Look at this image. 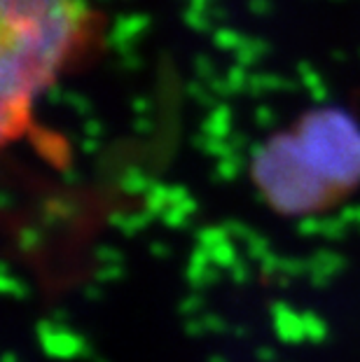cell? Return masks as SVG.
Segmentation results:
<instances>
[{
	"instance_id": "43",
	"label": "cell",
	"mask_w": 360,
	"mask_h": 362,
	"mask_svg": "<svg viewBox=\"0 0 360 362\" xmlns=\"http://www.w3.org/2000/svg\"><path fill=\"white\" fill-rule=\"evenodd\" d=\"M185 332L190 337H202V334H209L206 332V325H204V320L202 318H192V320H187L185 322Z\"/></svg>"
},
{
	"instance_id": "44",
	"label": "cell",
	"mask_w": 360,
	"mask_h": 362,
	"mask_svg": "<svg viewBox=\"0 0 360 362\" xmlns=\"http://www.w3.org/2000/svg\"><path fill=\"white\" fill-rule=\"evenodd\" d=\"M103 134V124L96 119H89L87 124H84V138H101Z\"/></svg>"
},
{
	"instance_id": "39",
	"label": "cell",
	"mask_w": 360,
	"mask_h": 362,
	"mask_svg": "<svg viewBox=\"0 0 360 362\" xmlns=\"http://www.w3.org/2000/svg\"><path fill=\"white\" fill-rule=\"evenodd\" d=\"M64 105H68L71 110H75L78 115H87L91 110V103L80 94H66L64 96Z\"/></svg>"
},
{
	"instance_id": "38",
	"label": "cell",
	"mask_w": 360,
	"mask_h": 362,
	"mask_svg": "<svg viewBox=\"0 0 360 362\" xmlns=\"http://www.w3.org/2000/svg\"><path fill=\"white\" fill-rule=\"evenodd\" d=\"M194 66H197V75L202 80H216V64L209 59V57H197L194 61Z\"/></svg>"
},
{
	"instance_id": "8",
	"label": "cell",
	"mask_w": 360,
	"mask_h": 362,
	"mask_svg": "<svg viewBox=\"0 0 360 362\" xmlns=\"http://www.w3.org/2000/svg\"><path fill=\"white\" fill-rule=\"evenodd\" d=\"M306 262H309V279L316 288H325V285L330 283L335 276H339L344 272V267H347V259L330 250L313 252V257Z\"/></svg>"
},
{
	"instance_id": "15",
	"label": "cell",
	"mask_w": 360,
	"mask_h": 362,
	"mask_svg": "<svg viewBox=\"0 0 360 362\" xmlns=\"http://www.w3.org/2000/svg\"><path fill=\"white\" fill-rule=\"evenodd\" d=\"M168 208H171V185H152V189L145 194V211L162 218Z\"/></svg>"
},
{
	"instance_id": "49",
	"label": "cell",
	"mask_w": 360,
	"mask_h": 362,
	"mask_svg": "<svg viewBox=\"0 0 360 362\" xmlns=\"http://www.w3.org/2000/svg\"><path fill=\"white\" fill-rule=\"evenodd\" d=\"M274 358H277V353H274V349H269V346H262V349L257 351V360L274 362Z\"/></svg>"
},
{
	"instance_id": "33",
	"label": "cell",
	"mask_w": 360,
	"mask_h": 362,
	"mask_svg": "<svg viewBox=\"0 0 360 362\" xmlns=\"http://www.w3.org/2000/svg\"><path fill=\"white\" fill-rule=\"evenodd\" d=\"M320 229H323V220L316 218V215H306V218L300 220V225H297V232L302 236H318Z\"/></svg>"
},
{
	"instance_id": "47",
	"label": "cell",
	"mask_w": 360,
	"mask_h": 362,
	"mask_svg": "<svg viewBox=\"0 0 360 362\" xmlns=\"http://www.w3.org/2000/svg\"><path fill=\"white\" fill-rule=\"evenodd\" d=\"M98 148H101V141H98V138H84L82 141L84 155H94V152H98Z\"/></svg>"
},
{
	"instance_id": "52",
	"label": "cell",
	"mask_w": 360,
	"mask_h": 362,
	"mask_svg": "<svg viewBox=\"0 0 360 362\" xmlns=\"http://www.w3.org/2000/svg\"><path fill=\"white\" fill-rule=\"evenodd\" d=\"M3 362H19V360H17V356H14V353H5V360Z\"/></svg>"
},
{
	"instance_id": "14",
	"label": "cell",
	"mask_w": 360,
	"mask_h": 362,
	"mask_svg": "<svg viewBox=\"0 0 360 362\" xmlns=\"http://www.w3.org/2000/svg\"><path fill=\"white\" fill-rule=\"evenodd\" d=\"M297 75H300V80H302V87L309 91L311 98L316 103H323L325 98H327V87H325V82L323 78L313 71V68L309 64H300L297 66Z\"/></svg>"
},
{
	"instance_id": "6",
	"label": "cell",
	"mask_w": 360,
	"mask_h": 362,
	"mask_svg": "<svg viewBox=\"0 0 360 362\" xmlns=\"http://www.w3.org/2000/svg\"><path fill=\"white\" fill-rule=\"evenodd\" d=\"M220 272L222 269H218L211 262V252L206 248H197L194 255L187 262L185 279L194 290H204V288H211V285H216L220 281Z\"/></svg>"
},
{
	"instance_id": "20",
	"label": "cell",
	"mask_w": 360,
	"mask_h": 362,
	"mask_svg": "<svg viewBox=\"0 0 360 362\" xmlns=\"http://www.w3.org/2000/svg\"><path fill=\"white\" fill-rule=\"evenodd\" d=\"M267 52V45L265 42H260V40H250V37H246V42L241 45L239 49H236V64H241V66H252V64H257L260 57Z\"/></svg>"
},
{
	"instance_id": "28",
	"label": "cell",
	"mask_w": 360,
	"mask_h": 362,
	"mask_svg": "<svg viewBox=\"0 0 360 362\" xmlns=\"http://www.w3.org/2000/svg\"><path fill=\"white\" fill-rule=\"evenodd\" d=\"M225 80L229 82V87H232V91L236 94V91H241V89H248L250 75H248V71H246V66L236 64L234 68H229V71H227Z\"/></svg>"
},
{
	"instance_id": "26",
	"label": "cell",
	"mask_w": 360,
	"mask_h": 362,
	"mask_svg": "<svg viewBox=\"0 0 360 362\" xmlns=\"http://www.w3.org/2000/svg\"><path fill=\"white\" fill-rule=\"evenodd\" d=\"M347 222H344L339 215L337 218H325L323 220V229H320V236L327 238V241H342L347 236Z\"/></svg>"
},
{
	"instance_id": "35",
	"label": "cell",
	"mask_w": 360,
	"mask_h": 362,
	"mask_svg": "<svg viewBox=\"0 0 360 362\" xmlns=\"http://www.w3.org/2000/svg\"><path fill=\"white\" fill-rule=\"evenodd\" d=\"M94 255L101 264H122V252L112 245H98Z\"/></svg>"
},
{
	"instance_id": "24",
	"label": "cell",
	"mask_w": 360,
	"mask_h": 362,
	"mask_svg": "<svg viewBox=\"0 0 360 362\" xmlns=\"http://www.w3.org/2000/svg\"><path fill=\"white\" fill-rule=\"evenodd\" d=\"M71 204L64 202V199H52V202H47V206H45V222H61V220H68L71 218Z\"/></svg>"
},
{
	"instance_id": "30",
	"label": "cell",
	"mask_w": 360,
	"mask_h": 362,
	"mask_svg": "<svg viewBox=\"0 0 360 362\" xmlns=\"http://www.w3.org/2000/svg\"><path fill=\"white\" fill-rule=\"evenodd\" d=\"M187 91H190V96L194 98V101L199 103V105H206V107H216V94L211 91V87H204V84H199V82H194V84H190L187 87Z\"/></svg>"
},
{
	"instance_id": "36",
	"label": "cell",
	"mask_w": 360,
	"mask_h": 362,
	"mask_svg": "<svg viewBox=\"0 0 360 362\" xmlns=\"http://www.w3.org/2000/svg\"><path fill=\"white\" fill-rule=\"evenodd\" d=\"M122 276H124V269L122 264H101L96 272V281L101 283H110V281H120Z\"/></svg>"
},
{
	"instance_id": "23",
	"label": "cell",
	"mask_w": 360,
	"mask_h": 362,
	"mask_svg": "<svg viewBox=\"0 0 360 362\" xmlns=\"http://www.w3.org/2000/svg\"><path fill=\"white\" fill-rule=\"evenodd\" d=\"M213 42H216L220 49L236 52L243 42H246V37L239 35V33H236V30H232V28H220V30H216V35H213Z\"/></svg>"
},
{
	"instance_id": "46",
	"label": "cell",
	"mask_w": 360,
	"mask_h": 362,
	"mask_svg": "<svg viewBox=\"0 0 360 362\" xmlns=\"http://www.w3.org/2000/svg\"><path fill=\"white\" fill-rule=\"evenodd\" d=\"M250 10L252 14H269L272 3L269 0H250Z\"/></svg>"
},
{
	"instance_id": "41",
	"label": "cell",
	"mask_w": 360,
	"mask_h": 362,
	"mask_svg": "<svg viewBox=\"0 0 360 362\" xmlns=\"http://www.w3.org/2000/svg\"><path fill=\"white\" fill-rule=\"evenodd\" d=\"M202 320H204V325H206V332H213V334L227 332V322L222 320L220 315H216V313H204Z\"/></svg>"
},
{
	"instance_id": "11",
	"label": "cell",
	"mask_w": 360,
	"mask_h": 362,
	"mask_svg": "<svg viewBox=\"0 0 360 362\" xmlns=\"http://www.w3.org/2000/svg\"><path fill=\"white\" fill-rule=\"evenodd\" d=\"M33 141H35V150L40 152L47 161H52V164L66 161L68 150H66V143L61 141L59 136L50 134V131H37V134L33 136Z\"/></svg>"
},
{
	"instance_id": "31",
	"label": "cell",
	"mask_w": 360,
	"mask_h": 362,
	"mask_svg": "<svg viewBox=\"0 0 360 362\" xmlns=\"http://www.w3.org/2000/svg\"><path fill=\"white\" fill-rule=\"evenodd\" d=\"M222 227H225V232L232 241H248V238L255 234L248 225H243L241 220H227Z\"/></svg>"
},
{
	"instance_id": "7",
	"label": "cell",
	"mask_w": 360,
	"mask_h": 362,
	"mask_svg": "<svg viewBox=\"0 0 360 362\" xmlns=\"http://www.w3.org/2000/svg\"><path fill=\"white\" fill-rule=\"evenodd\" d=\"M272 318L277 337L286 344H300L304 341V325H302V313L290 309L288 304H272Z\"/></svg>"
},
{
	"instance_id": "2",
	"label": "cell",
	"mask_w": 360,
	"mask_h": 362,
	"mask_svg": "<svg viewBox=\"0 0 360 362\" xmlns=\"http://www.w3.org/2000/svg\"><path fill=\"white\" fill-rule=\"evenodd\" d=\"M250 175L262 202L288 218L313 215L330 204L332 187L313 171L295 134H274L248 150Z\"/></svg>"
},
{
	"instance_id": "40",
	"label": "cell",
	"mask_w": 360,
	"mask_h": 362,
	"mask_svg": "<svg viewBox=\"0 0 360 362\" xmlns=\"http://www.w3.org/2000/svg\"><path fill=\"white\" fill-rule=\"evenodd\" d=\"M229 279H232L236 285H243V283H248L250 281V267H248V262H236V264L229 269Z\"/></svg>"
},
{
	"instance_id": "12",
	"label": "cell",
	"mask_w": 360,
	"mask_h": 362,
	"mask_svg": "<svg viewBox=\"0 0 360 362\" xmlns=\"http://www.w3.org/2000/svg\"><path fill=\"white\" fill-rule=\"evenodd\" d=\"M152 218H155V215H150L148 211L145 213H115V215H110V225L117 227L124 236H136L150 225Z\"/></svg>"
},
{
	"instance_id": "50",
	"label": "cell",
	"mask_w": 360,
	"mask_h": 362,
	"mask_svg": "<svg viewBox=\"0 0 360 362\" xmlns=\"http://www.w3.org/2000/svg\"><path fill=\"white\" fill-rule=\"evenodd\" d=\"M150 129H152V124H148V119L145 117L136 119V131H139V134H145V131H150Z\"/></svg>"
},
{
	"instance_id": "18",
	"label": "cell",
	"mask_w": 360,
	"mask_h": 362,
	"mask_svg": "<svg viewBox=\"0 0 360 362\" xmlns=\"http://www.w3.org/2000/svg\"><path fill=\"white\" fill-rule=\"evenodd\" d=\"M209 252H211V262L218 269H222V272H229V269H232L236 262H239V250H236V245H234L232 238L225 241V243L216 245V248L209 250Z\"/></svg>"
},
{
	"instance_id": "3",
	"label": "cell",
	"mask_w": 360,
	"mask_h": 362,
	"mask_svg": "<svg viewBox=\"0 0 360 362\" xmlns=\"http://www.w3.org/2000/svg\"><path fill=\"white\" fill-rule=\"evenodd\" d=\"M295 136L306 161L332 192L360 187V122L349 110L323 105L304 112Z\"/></svg>"
},
{
	"instance_id": "16",
	"label": "cell",
	"mask_w": 360,
	"mask_h": 362,
	"mask_svg": "<svg viewBox=\"0 0 360 362\" xmlns=\"http://www.w3.org/2000/svg\"><path fill=\"white\" fill-rule=\"evenodd\" d=\"M288 89H293V84H290L286 78L274 75V73H255V75H250V80H248L250 94H262V91H288Z\"/></svg>"
},
{
	"instance_id": "27",
	"label": "cell",
	"mask_w": 360,
	"mask_h": 362,
	"mask_svg": "<svg viewBox=\"0 0 360 362\" xmlns=\"http://www.w3.org/2000/svg\"><path fill=\"white\" fill-rule=\"evenodd\" d=\"M309 276V262L300 257H281V276L286 279H297V276Z\"/></svg>"
},
{
	"instance_id": "25",
	"label": "cell",
	"mask_w": 360,
	"mask_h": 362,
	"mask_svg": "<svg viewBox=\"0 0 360 362\" xmlns=\"http://www.w3.org/2000/svg\"><path fill=\"white\" fill-rule=\"evenodd\" d=\"M246 252H248L250 259L262 262L267 255H272V245H269V241H267V236L252 234L248 241H246Z\"/></svg>"
},
{
	"instance_id": "45",
	"label": "cell",
	"mask_w": 360,
	"mask_h": 362,
	"mask_svg": "<svg viewBox=\"0 0 360 362\" xmlns=\"http://www.w3.org/2000/svg\"><path fill=\"white\" fill-rule=\"evenodd\" d=\"M150 252L155 257L159 259H164V257H171V245H166L162 241H155V243H150Z\"/></svg>"
},
{
	"instance_id": "53",
	"label": "cell",
	"mask_w": 360,
	"mask_h": 362,
	"mask_svg": "<svg viewBox=\"0 0 360 362\" xmlns=\"http://www.w3.org/2000/svg\"><path fill=\"white\" fill-rule=\"evenodd\" d=\"M209 362H227V358L225 356H211Z\"/></svg>"
},
{
	"instance_id": "17",
	"label": "cell",
	"mask_w": 360,
	"mask_h": 362,
	"mask_svg": "<svg viewBox=\"0 0 360 362\" xmlns=\"http://www.w3.org/2000/svg\"><path fill=\"white\" fill-rule=\"evenodd\" d=\"M152 182L148 175H145L143 171H139V168H127L124 173H122V178H120V189L122 192H127V194H148V192L152 189Z\"/></svg>"
},
{
	"instance_id": "32",
	"label": "cell",
	"mask_w": 360,
	"mask_h": 362,
	"mask_svg": "<svg viewBox=\"0 0 360 362\" xmlns=\"http://www.w3.org/2000/svg\"><path fill=\"white\" fill-rule=\"evenodd\" d=\"M42 243V232L40 229H35V227H24L21 229V234H19V245H21V250H35L37 245Z\"/></svg>"
},
{
	"instance_id": "9",
	"label": "cell",
	"mask_w": 360,
	"mask_h": 362,
	"mask_svg": "<svg viewBox=\"0 0 360 362\" xmlns=\"http://www.w3.org/2000/svg\"><path fill=\"white\" fill-rule=\"evenodd\" d=\"M145 26H148V19L141 17V14H132V17H122L117 24H115V30L110 35V45L112 47H117L122 54H129L134 52L132 45L134 40L139 37Z\"/></svg>"
},
{
	"instance_id": "37",
	"label": "cell",
	"mask_w": 360,
	"mask_h": 362,
	"mask_svg": "<svg viewBox=\"0 0 360 362\" xmlns=\"http://www.w3.org/2000/svg\"><path fill=\"white\" fill-rule=\"evenodd\" d=\"M199 311H204V299L199 292H192L180 302V313L182 315H197Z\"/></svg>"
},
{
	"instance_id": "10",
	"label": "cell",
	"mask_w": 360,
	"mask_h": 362,
	"mask_svg": "<svg viewBox=\"0 0 360 362\" xmlns=\"http://www.w3.org/2000/svg\"><path fill=\"white\" fill-rule=\"evenodd\" d=\"M204 136L218 138V141H227L232 136V110L227 105H216L209 112V117L202 124Z\"/></svg>"
},
{
	"instance_id": "22",
	"label": "cell",
	"mask_w": 360,
	"mask_h": 362,
	"mask_svg": "<svg viewBox=\"0 0 360 362\" xmlns=\"http://www.w3.org/2000/svg\"><path fill=\"white\" fill-rule=\"evenodd\" d=\"M229 241V236L225 232V227H204V229H199L197 232V243H199V248H206V250H213L216 245L220 243H225Z\"/></svg>"
},
{
	"instance_id": "34",
	"label": "cell",
	"mask_w": 360,
	"mask_h": 362,
	"mask_svg": "<svg viewBox=\"0 0 360 362\" xmlns=\"http://www.w3.org/2000/svg\"><path fill=\"white\" fill-rule=\"evenodd\" d=\"M255 124L260 129H272L277 124V112L272 110V105H257L255 107Z\"/></svg>"
},
{
	"instance_id": "48",
	"label": "cell",
	"mask_w": 360,
	"mask_h": 362,
	"mask_svg": "<svg viewBox=\"0 0 360 362\" xmlns=\"http://www.w3.org/2000/svg\"><path fill=\"white\" fill-rule=\"evenodd\" d=\"M134 112L136 115H139V117H143V115L145 112H150V101H148V98H136V101H134Z\"/></svg>"
},
{
	"instance_id": "29",
	"label": "cell",
	"mask_w": 360,
	"mask_h": 362,
	"mask_svg": "<svg viewBox=\"0 0 360 362\" xmlns=\"http://www.w3.org/2000/svg\"><path fill=\"white\" fill-rule=\"evenodd\" d=\"M0 285H3L5 295H10V297H21V299H24L28 295V288L24 285V281L14 279L10 269H5V272H3V283H0Z\"/></svg>"
},
{
	"instance_id": "4",
	"label": "cell",
	"mask_w": 360,
	"mask_h": 362,
	"mask_svg": "<svg viewBox=\"0 0 360 362\" xmlns=\"http://www.w3.org/2000/svg\"><path fill=\"white\" fill-rule=\"evenodd\" d=\"M37 339H40L45 353L52 358H78L89 353L84 337L71 332L66 325H59L54 320H42L37 325Z\"/></svg>"
},
{
	"instance_id": "42",
	"label": "cell",
	"mask_w": 360,
	"mask_h": 362,
	"mask_svg": "<svg viewBox=\"0 0 360 362\" xmlns=\"http://www.w3.org/2000/svg\"><path fill=\"white\" fill-rule=\"evenodd\" d=\"M339 218L347 222V225H358L360 227V204L344 206L339 211Z\"/></svg>"
},
{
	"instance_id": "13",
	"label": "cell",
	"mask_w": 360,
	"mask_h": 362,
	"mask_svg": "<svg viewBox=\"0 0 360 362\" xmlns=\"http://www.w3.org/2000/svg\"><path fill=\"white\" fill-rule=\"evenodd\" d=\"M194 211H197V202L190 197V199H185V202H180V204L168 208V211L162 215V222L166 227H171V229H182V227L190 225Z\"/></svg>"
},
{
	"instance_id": "1",
	"label": "cell",
	"mask_w": 360,
	"mask_h": 362,
	"mask_svg": "<svg viewBox=\"0 0 360 362\" xmlns=\"http://www.w3.org/2000/svg\"><path fill=\"white\" fill-rule=\"evenodd\" d=\"M87 17L89 10L82 0H64L30 24L3 28L0 89L5 141H12L24 129L33 98L54 87L59 68L73 52L78 30Z\"/></svg>"
},
{
	"instance_id": "51",
	"label": "cell",
	"mask_w": 360,
	"mask_h": 362,
	"mask_svg": "<svg viewBox=\"0 0 360 362\" xmlns=\"http://www.w3.org/2000/svg\"><path fill=\"white\" fill-rule=\"evenodd\" d=\"M84 297H87V299H98V297H101V290L94 288V285H89V288H84Z\"/></svg>"
},
{
	"instance_id": "19",
	"label": "cell",
	"mask_w": 360,
	"mask_h": 362,
	"mask_svg": "<svg viewBox=\"0 0 360 362\" xmlns=\"http://www.w3.org/2000/svg\"><path fill=\"white\" fill-rule=\"evenodd\" d=\"M302 325H304V339L311 344H320L327 337V325L325 320L316 315L313 311H304L302 313Z\"/></svg>"
},
{
	"instance_id": "21",
	"label": "cell",
	"mask_w": 360,
	"mask_h": 362,
	"mask_svg": "<svg viewBox=\"0 0 360 362\" xmlns=\"http://www.w3.org/2000/svg\"><path fill=\"white\" fill-rule=\"evenodd\" d=\"M241 168H243V159H241V155H227V157L218 159L216 178L229 182V180H234L236 175L241 173Z\"/></svg>"
},
{
	"instance_id": "5",
	"label": "cell",
	"mask_w": 360,
	"mask_h": 362,
	"mask_svg": "<svg viewBox=\"0 0 360 362\" xmlns=\"http://www.w3.org/2000/svg\"><path fill=\"white\" fill-rule=\"evenodd\" d=\"M64 0H3L0 12H3V28H17L30 24V21L50 14Z\"/></svg>"
}]
</instances>
